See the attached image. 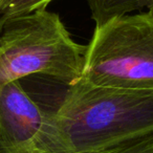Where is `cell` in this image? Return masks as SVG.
I'll list each match as a JSON object with an SVG mask.
<instances>
[{
  "label": "cell",
  "mask_w": 153,
  "mask_h": 153,
  "mask_svg": "<svg viewBox=\"0 0 153 153\" xmlns=\"http://www.w3.org/2000/svg\"><path fill=\"white\" fill-rule=\"evenodd\" d=\"M48 111L44 152L90 153L153 135V90L78 80Z\"/></svg>",
  "instance_id": "1"
},
{
  "label": "cell",
  "mask_w": 153,
  "mask_h": 153,
  "mask_svg": "<svg viewBox=\"0 0 153 153\" xmlns=\"http://www.w3.org/2000/svg\"><path fill=\"white\" fill-rule=\"evenodd\" d=\"M86 46L71 38L46 9L0 21V88L30 76H51L66 86L81 78Z\"/></svg>",
  "instance_id": "2"
},
{
  "label": "cell",
  "mask_w": 153,
  "mask_h": 153,
  "mask_svg": "<svg viewBox=\"0 0 153 153\" xmlns=\"http://www.w3.org/2000/svg\"><path fill=\"white\" fill-rule=\"evenodd\" d=\"M79 80L105 87L153 90V14L127 15L94 28Z\"/></svg>",
  "instance_id": "3"
},
{
  "label": "cell",
  "mask_w": 153,
  "mask_h": 153,
  "mask_svg": "<svg viewBox=\"0 0 153 153\" xmlns=\"http://www.w3.org/2000/svg\"><path fill=\"white\" fill-rule=\"evenodd\" d=\"M48 111L14 81L0 88V147L45 151Z\"/></svg>",
  "instance_id": "4"
},
{
  "label": "cell",
  "mask_w": 153,
  "mask_h": 153,
  "mask_svg": "<svg viewBox=\"0 0 153 153\" xmlns=\"http://www.w3.org/2000/svg\"><path fill=\"white\" fill-rule=\"evenodd\" d=\"M96 27L147 7L146 0H87Z\"/></svg>",
  "instance_id": "5"
},
{
  "label": "cell",
  "mask_w": 153,
  "mask_h": 153,
  "mask_svg": "<svg viewBox=\"0 0 153 153\" xmlns=\"http://www.w3.org/2000/svg\"><path fill=\"white\" fill-rule=\"evenodd\" d=\"M0 153H48L37 149L28 148H3L0 147ZM90 153H153V135L143 137L140 140L128 142L120 146L109 148L106 150Z\"/></svg>",
  "instance_id": "6"
},
{
  "label": "cell",
  "mask_w": 153,
  "mask_h": 153,
  "mask_svg": "<svg viewBox=\"0 0 153 153\" xmlns=\"http://www.w3.org/2000/svg\"><path fill=\"white\" fill-rule=\"evenodd\" d=\"M53 0H4L0 7V21L44 10Z\"/></svg>",
  "instance_id": "7"
},
{
  "label": "cell",
  "mask_w": 153,
  "mask_h": 153,
  "mask_svg": "<svg viewBox=\"0 0 153 153\" xmlns=\"http://www.w3.org/2000/svg\"><path fill=\"white\" fill-rule=\"evenodd\" d=\"M3 1H4V0H0V7H1V5H2Z\"/></svg>",
  "instance_id": "8"
}]
</instances>
